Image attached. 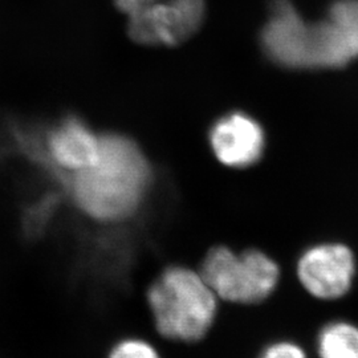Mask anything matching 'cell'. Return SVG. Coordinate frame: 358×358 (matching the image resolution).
Masks as SVG:
<instances>
[{
  "label": "cell",
  "instance_id": "7",
  "mask_svg": "<svg viewBox=\"0 0 358 358\" xmlns=\"http://www.w3.org/2000/svg\"><path fill=\"white\" fill-rule=\"evenodd\" d=\"M101 134L77 117L65 118L47 134L44 154L53 170L68 178L92 166L99 157Z\"/></svg>",
  "mask_w": 358,
  "mask_h": 358
},
{
  "label": "cell",
  "instance_id": "11",
  "mask_svg": "<svg viewBox=\"0 0 358 358\" xmlns=\"http://www.w3.org/2000/svg\"><path fill=\"white\" fill-rule=\"evenodd\" d=\"M260 358H307L306 352L291 341H279L267 346Z\"/></svg>",
  "mask_w": 358,
  "mask_h": 358
},
{
  "label": "cell",
  "instance_id": "9",
  "mask_svg": "<svg viewBox=\"0 0 358 358\" xmlns=\"http://www.w3.org/2000/svg\"><path fill=\"white\" fill-rule=\"evenodd\" d=\"M321 358H358V328L346 321L327 324L317 338Z\"/></svg>",
  "mask_w": 358,
  "mask_h": 358
},
{
  "label": "cell",
  "instance_id": "4",
  "mask_svg": "<svg viewBox=\"0 0 358 358\" xmlns=\"http://www.w3.org/2000/svg\"><path fill=\"white\" fill-rule=\"evenodd\" d=\"M201 275L217 299L235 304H256L266 300L279 282L278 264L260 251L241 254L227 247L210 250Z\"/></svg>",
  "mask_w": 358,
  "mask_h": 358
},
{
  "label": "cell",
  "instance_id": "1",
  "mask_svg": "<svg viewBox=\"0 0 358 358\" xmlns=\"http://www.w3.org/2000/svg\"><path fill=\"white\" fill-rule=\"evenodd\" d=\"M262 45L285 68H343L358 59V0L334 1L320 22L306 20L289 0H275Z\"/></svg>",
  "mask_w": 358,
  "mask_h": 358
},
{
  "label": "cell",
  "instance_id": "2",
  "mask_svg": "<svg viewBox=\"0 0 358 358\" xmlns=\"http://www.w3.org/2000/svg\"><path fill=\"white\" fill-rule=\"evenodd\" d=\"M65 180L81 213L97 222L115 223L138 210L152 183V170L136 142L108 133L101 134L94 164Z\"/></svg>",
  "mask_w": 358,
  "mask_h": 358
},
{
  "label": "cell",
  "instance_id": "8",
  "mask_svg": "<svg viewBox=\"0 0 358 358\" xmlns=\"http://www.w3.org/2000/svg\"><path fill=\"white\" fill-rule=\"evenodd\" d=\"M213 152L229 167L244 169L256 164L264 152L266 137L262 127L244 113H230L214 124L210 133Z\"/></svg>",
  "mask_w": 358,
  "mask_h": 358
},
{
  "label": "cell",
  "instance_id": "3",
  "mask_svg": "<svg viewBox=\"0 0 358 358\" xmlns=\"http://www.w3.org/2000/svg\"><path fill=\"white\" fill-rule=\"evenodd\" d=\"M148 304L157 332L169 340L194 343L213 327L217 297L201 272L169 267L149 287Z\"/></svg>",
  "mask_w": 358,
  "mask_h": 358
},
{
  "label": "cell",
  "instance_id": "5",
  "mask_svg": "<svg viewBox=\"0 0 358 358\" xmlns=\"http://www.w3.org/2000/svg\"><path fill=\"white\" fill-rule=\"evenodd\" d=\"M128 16V34L142 45L174 47L195 35L205 17V0H115Z\"/></svg>",
  "mask_w": 358,
  "mask_h": 358
},
{
  "label": "cell",
  "instance_id": "6",
  "mask_svg": "<svg viewBox=\"0 0 358 358\" xmlns=\"http://www.w3.org/2000/svg\"><path fill=\"white\" fill-rule=\"evenodd\" d=\"M356 262L343 244H320L300 257L297 275L309 294L321 300H336L349 292Z\"/></svg>",
  "mask_w": 358,
  "mask_h": 358
},
{
  "label": "cell",
  "instance_id": "10",
  "mask_svg": "<svg viewBox=\"0 0 358 358\" xmlns=\"http://www.w3.org/2000/svg\"><path fill=\"white\" fill-rule=\"evenodd\" d=\"M106 358H161L150 343L138 337H125L110 346Z\"/></svg>",
  "mask_w": 358,
  "mask_h": 358
}]
</instances>
